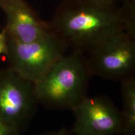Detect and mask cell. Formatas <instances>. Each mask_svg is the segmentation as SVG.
<instances>
[{
	"instance_id": "11",
	"label": "cell",
	"mask_w": 135,
	"mask_h": 135,
	"mask_svg": "<svg viewBox=\"0 0 135 135\" xmlns=\"http://www.w3.org/2000/svg\"><path fill=\"white\" fill-rule=\"evenodd\" d=\"M8 36L5 28L0 31V55H5L7 50Z\"/></svg>"
},
{
	"instance_id": "3",
	"label": "cell",
	"mask_w": 135,
	"mask_h": 135,
	"mask_svg": "<svg viewBox=\"0 0 135 135\" xmlns=\"http://www.w3.org/2000/svg\"><path fill=\"white\" fill-rule=\"evenodd\" d=\"M68 49L51 31L44 38L30 43H21L8 37L5 55L9 68L35 83L65 55Z\"/></svg>"
},
{
	"instance_id": "4",
	"label": "cell",
	"mask_w": 135,
	"mask_h": 135,
	"mask_svg": "<svg viewBox=\"0 0 135 135\" xmlns=\"http://www.w3.org/2000/svg\"><path fill=\"white\" fill-rule=\"evenodd\" d=\"M88 52L92 75L113 81L134 76L135 38L124 31L109 36Z\"/></svg>"
},
{
	"instance_id": "10",
	"label": "cell",
	"mask_w": 135,
	"mask_h": 135,
	"mask_svg": "<svg viewBox=\"0 0 135 135\" xmlns=\"http://www.w3.org/2000/svg\"><path fill=\"white\" fill-rule=\"evenodd\" d=\"M20 130L0 121V135H19Z\"/></svg>"
},
{
	"instance_id": "5",
	"label": "cell",
	"mask_w": 135,
	"mask_h": 135,
	"mask_svg": "<svg viewBox=\"0 0 135 135\" xmlns=\"http://www.w3.org/2000/svg\"><path fill=\"white\" fill-rule=\"evenodd\" d=\"M38 103L34 83L9 67L0 70V121L20 131L31 120Z\"/></svg>"
},
{
	"instance_id": "12",
	"label": "cell",
	"mask_w": 135,
	"mask_h": 135,
	"mask_svg": "<svg viewBox=\"0 0 135 135\" xmlns=\"http://www.w3.org/2000/svg\"><path fill=\"white\" fill-rule=\"evenodd\" d=\"M71 132L70 130L66 128H61L58 130H53L48 131L41 134V135H70Z\"/></svg>"
},
{
	"instance_id": "8",
	"label": "cell",
	"mask_w": 135,
	"mask_h": 135,
	"mask_svg": "<svg viewBox=\"0 0 135 135\" xmlns=\"http://www.w3.org/2000/svg\"><path fill=\"white\" fill-rule=\"evenodd\" d=\"M123 135H135V78L121 81Z\"/></svg>"
},
{
	"instance_id": "1",
	"label": "cell",
	"mask_w": 135,
	"mask_h": 135,
	"mask_svg": "<svg viewBox=\"0 0 135 135\" xmlns=\"http://www.w3.org/2000/svg\"><path fill=\"white\" fill-rule=\"evenodd\" d=\"M48 24L68 48L83 52L124 31L120 6L103 0H64Z\"/></svg>"
},
{
	"instance_id": "9",
	"label": "cell",
	"mask_w": 135,
	"mask_h": 135,
	"mask_svg": "<svg viewBox=\"0 0 135 135\" xmlns=\"http://www.w3.org/2000/svg\"><path fill=\"white\" fill-rule=\"evenodd\" d=\"M121 3L124 32L135 38V0H123Z\"/></svg>"
},
{
	"instance_id": "7",
	"label": "cell",
	"mask_w": 135,
	"mask_h": 135,
	"mask_svg": "<svg viewBox=\"0 0 135 135\" xmlns=\"http://www.w3.org/2000/svg\"><path fill=\"white\" fill-rule=\"evenodd\" d=\"M0 7L6 15L7 36L15 41L30 43L51 33L48 23L43 21L24 0H8Z\"/></svg>"
},
{
	"instance_id": "6",
	"label": "cell",
	"mask_w": 135,
	"mask_h": 135,
	"mask_svg": "<svg viewBox=\"0 0 135 135\" xmlns=\"http://www.w3.org/2000/svg\"><path fill=\"white\" fill-rule=\"evenodd\" d=\"M76 135L123 134L121 112L106 96L86 97L71 109Z\"/></svg>"
},
{
	"instance_id": "14",
	"label": "cell",
	"mask_w": 135,
	"mask_h": 135,
	"mask_svg": "<svg viewBox=\"0 0 135 135\" xmlns=\"http://www.w3.org/2000/svg\"><path fill=\"white\" fill-rule=\"evenodd\" d=\"M8 1V0H0V4L3 2H4V1Z\"/></svg>"
},
{
	"instance_id": "13",
	"label": "cell",
	"mask_w": 135,
	"mask_h": 135,
	"mask_svg": "<svg viewBox=\"0 0 135 135\" xmlns=\"http://www.w3.org/2000/svg\"><path fill=\"white\" fill-rule=\"evenodd\" d=\"M103 1H109V2H112V3H121V1H123V0H103Z\"/></svg>"
},
{
	"instance_id": "2",
	"label": "cell",
	"mask_w": 135,
	"mask_h": 135,
	"mask_svg": "<svg viewBox=\"0 0 135 135\" xmlns=\"http://www.w3.org/2000/svg\"><path fill=\"white\" fill-rule=\"evenodd\" d=\"M91 76L84 52L72 50L34 83L38 103L51 109H71L87 96Z\"/></svg>"
}]
</instances>
